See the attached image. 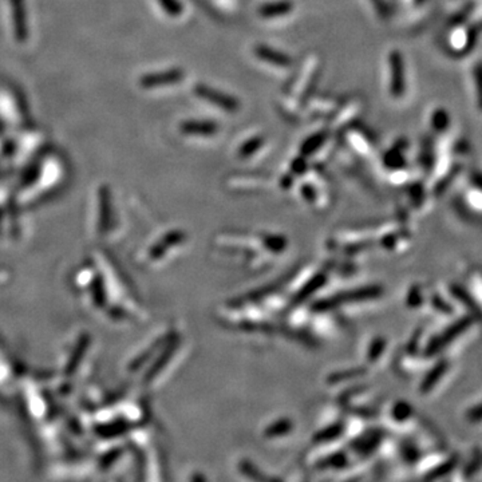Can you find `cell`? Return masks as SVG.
I'll use <instances>...</instances> for the list:
<instances>
[{
	"label": "cell",
	"mask_w": 482,
	"mask_h": 482,
	"mask_svg": "<svg viewBox=\"0 0 482 482\" xmlns=\"http://www.w3.org/2000/svg\"><path fill=\"white\" fill-rule=\"evenodd\" d=\"M200 95H202V98L205 101H208L209 104L212 105H216V106L225 110V111H236L237 107H239V104L236 99L230 98L227 94L220 93L217 90H214V89H209L206 86H204L200 90Z\"/></svg>",
	"instance_id": "6da1fadb"
},
{
	"label": "cell",
	"mask_w": 482,
	"mask_h": 482,
	"mask_svg": "<svg viewBox=\"0 0 482 482\" xmlns=\"http://www.w3.org/2000/svg\"><path fill=\"white\" fill-rule=\"evenodd\" d=\"M471 321H473L471 318H464L458 323H455V326H452L450 328H447L445 331V334L442 335L441 338L434 340L433 350L437 351V350H441V348L446 347L447 345H450V342H453L455 338H458L459 335L464 334L465 330H468Z\"/></svg>",
	"instance_id": "7a4b0ae2"
},
{
	"label": "cell",
	"mask_w": 482,
	"mask_h": 482,
	"mask_svg": "<svg viewBox=\"0 0 482 482\" xmlns=\"http://www.w3.org/2000/svg\"><path fill=\"white\" fill-rule=\"evenodd\" d=\"M391 90L393 93L401 94L402 89H403V83H402V61L400 55L393 54L391 56Z\"/></svg>",
	"instance_id": "3957f363"
},
{
	"label": "cell",
	"mask_w": 482,
	"mask_h": 482,
	"mask_svg": "<svg viewBox=\"0 0 482 482\" xmlns=\"http://www.w3.org/2000/svg\"><path fill=\"white\" fill-rule=\"evenodd\" d=\"M257 54H259V56L261 59L268 61V62H273V63H276V66L288 67L290 66L288 63H291V59L288 56H285V55H283L281 53H278V51H275L272 49H268V47H259Z\"/></svg>",
	"instance_id": "277c9868"
},
{
	"label": "cell",
	"mask_w": 482,
	"mask_h": 482,
	"mask_svg": "<svg viewBox=\"0 0 482 482\" xmlns=\"http://www.w3.org/2000/svg\"><path fill=\"white\" fill-rule=\"evenodd\" d=\"M291 11V4L287 1H279V3H269L261 7L260 13L266 18H273V16H280L284 13Z\"/></svg>",
	"instance_id": "5b68a950"
},
{
	"label": "cell",
	"mask_w": 482,
	"mask_h": 482,
	"mask_svg": "<svg viewBox=\"0 0 482 482\" xmlns=\"http://www.w3.org/2000/svg\"><path fill=\"white\" fill-rule=\"evenodd\" d=\"M447 367H449V364H447L446 362L438 363V364L433 369L431 375H428V379L424 382V390L428 391L430 388H434V385H435V383L441 379L442 376H443V374L446 373Z\"/></svg>",
	"instance_id": "8992f818"
},
{
	"label": "cell",
	"mask_w": 482,
	"mask_h": 482,
	"mask_svg": "<svg viewBox=\"0 0 482 482\" xmlns=\"http://www.w3.org/2000/svg\"><path fill=\"white\" fill-rule=\"evenodd\" d=\"M190 132L194 134H204V135H212L217 132V126L212 122H194L190 123Z\"/></svg>",
	"instance_id": "52a82bcc"
},
{
	"label": "cell",
	"mask_w": 482,
	"mask_h": 482,
	"mask_svg": "<svg viewBox=\"0 0 482 482\" xmlns=\"http://www.w3.org/2000/svg\"><path fill=\"white\" fill-rule=\"evenodd\" d=\"M466 419L471 424H480L482 422V403L474 406L466 413Z\"/></svg>",
	"instance_id": "ba28073f"
}]
</instances>
